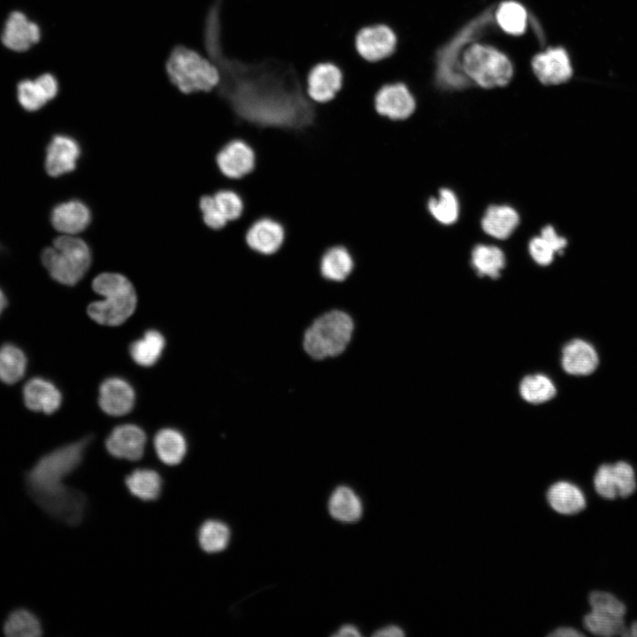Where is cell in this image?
<instances>
[{
  "instance_id": "obj_13",
  "label": "cell",
  "mask_w": 637,
  "mask_h": 637,
  "mask_svg": "<svg viewBox=\"0 0 637 637\" xmlns=\"http://www.w3.org/2000/svg\"><path fill=\"white\" fill-rule=\"evenodd\" d=\"M285 240L282 224L271 217H261L250 224L245 234V242L254 252L271 256L280 250Z\"/></svg>"
},
{
  "instance_id": "obj_34",
  "label": "cell",
  "mask_w": 637,
  "mask_h": 637,
  "mask_svg": "<svg viewBox=\"0 0 637 637\" xmlns=\"http://www.w3.org/2000/svg\"><path fill=\"white\" fill-rule=\"evenodd\" d=\"M583 624L585 628L595 635L628 636V629L622 617L591 610L584 617Z\"/></svg>"
},
{
  "instance_id": "obj_5",
  "label": "cell",
  "mask_w": 637,
  "mask_h": 637,
  "mask_svg": "<svg viewBox=\"0 0 637 637\" xmlns=\"http://www.w3.org/2000/svg\"><path fill=\"white\" fill-rule=\"evenodd\" d=\"M165 70L171 82L184 94L210 92L220 81L219 69L210 58L184 45L171 50Z\"/></svg>"
},
{
  "instance_id": "obj_27",
  "label": "cell",
  "mask_w": 637,
  "mask_h": 637,
  "mask_svg": "<svg viewBox=\"0 0 637 637\" xmlns=\"http://www.w3.org/2000/svg\"><path fill=\"white\" fill-rule=\"evenodd\" d=\"M125 483L131 495L148 502L155 501L160 496L163 480L155 470L142 468L127 475Z\"/></svg>"
},
{
  "instance_id": "obj_20",
  "label": "cell",
  "mask_w": 637,
  "mask_h": 637,
  "mask_svg": "<svg viewBox=\"0 0 637 637\" xmlns=\"http://www.w3.org/2000/svg\"><path fill=\"white\" fill-rule=\"evenodd\" d=\"M91 221L88 207L80 200H69L57 204L50 212V222L58 232L74 235L85 230Z\"/></svg>"
},
{
  "instance_id": "obj_23",
  "label": "cell",
  "mask_w": 637,
  "mask_h": 637,
  "mask_svg": "<svg viewBox=\"0 0 637 637\" xmlns=\"http://www.w3.org/2000/svg\"><path fill=\"white\" fill-rule=\"evenodd\" d=\"M547 500L551 508L560 514L572 515L586 507V497L582 490L569 481H557L547 491Z\"/></svg>"
},
{
  "instance_id": "obj_47",
  "label": "cell",
  "mask_w": 637,
  "mask_h": 637,
  "mask_svg": "<svg viewBox=\"0 0 637 637\" xmlns=\"http://www.w3.org/2000/svg\"><path fill=\"white\" fill-rule=\"evenodd\" d=\"M628 636L637 637V621L633 622L628 629Z\"/></svg>"
},
{
  "instance_id": "obj_43",
  "label": "cell",
  "mask_w": 637,
  "mask_h": 637,
  "mask_svg": "<svg viewBox=\"0 0 637 637\" xmlns=\"http://www.w3.org/2000/svg\"><path fill=\"white\" fill-rule=\"evenodd\" d=\"M373 635L378 637H401L404 635V632L397 625H388L376 631Z\"/></svg>"
},
{
  "instance_id": "obj_2",
  "label": "cell",
  "mask_w": 637,
  "mask_h": 637,
  "mask_svg": "<svg viewBox=\"0 0 637 637\" xmlns=\"http://www.w3.org/2000/svg\"><path fill=\"white\" fill-rule=\"evenodd\" d=\"M91 436L58 447L42 455L25 474L28 495L50 517L70 526L81 523L87 497L64 480L81 464Z\"/></svg>"
},
{
  "instance_id": "obj_22",
  "label": "cell",
  "mask_w": 637,
  "mask_h": 637,
  "mask_svg": "<svg viewBox=\"0 0 637 637\" xmlns=\"http://www.w3.org/2000/svg\"><path fill=\"white\" fill-rule=\"evenodd\" d=\"M354 268L353 256L343 245L327 248L323 252L318 265L320 276L326 280L335 283L345 281Z\"/></svg>"
},
{
  "instance_id": "obj_38",
  "label": "cell",
  "mask_w": 637,
  "mask_h": 637,
  "mask_svg": "<svg viewBox=\"0 0 637 637\" xmlns=\"http://www.w3.org/2000/svg\"><path fill=\"white\" fill-rule=\"evenodd\" d=\"M212 196L219 211L228 223L242 217L244 211V201L238 191L231 188H223Z\"/></svg>"
},
{
  "instance_id": "obj_4",
  "label": "cell",
  "mask_w": 637,
  "mask_h": 637,
  "mask_svg": "<svg viewBox=\"0 0 637 637\" xmlns=\"http://www.w3.org/2000/svg\"><path fill=\"white\" fill-rule=\"evenodd\" d=\"M94 291L104 297L88 306V316L104 326H119L134 311L137 297L127 277L115 272H104L92 282Z\"/></svg>"
},
{
  "instance_id": "obj_45",
  "label": "cell",
  "mask_w": 637,
  "mask_h": 637,
  "mask_svg": "<svg viewBox=\"0 0 637 637\" xmlns=\"http://www.w3.org/2000/svg\"><path fill=\"white\" fill-rule=\"evenodd\" d=\"M334 635H335V636H352V637H357V636H360L361 633H359V631L357 630V628H356L354 625H345L342 626V627L339 629V631L337 632V633H335Z\"/></svg>"
},
{
  "instance_id": "obj_19",
  "label": "cell",
  "mask_w": 637,
  "mask_h": 637,
  "mask_svg": "<svg viewBox=\"0 0 637 637\" xmlns=\"http://www.w3.org/2000/svg\"><path fill=\"white\" fill-rule=\"evenodd\" d=\"M58 82L51 73H43L35 80H22L17 86V98L23 109L35 111L54 99Z\"/></svg>"
},
{
  "instance_id": "obj_8",
  "label": "cell",
  "mask_w": 637,
  "mask_h": 637,
  "mask_svg": "<svg viewBox=\"0 0 637 637\" xmlns=\"http://www.w3.org/2000/svg\"><path fill=\"white\" fill-rule=\"evenodd\" d=\"M256 152L244 139L225 142L216 155V165L223 177L237 180L250 174L256 166Z\"/></svg>"
},
{
  "instance_id": "obj_35",
  "label": "cell",
  "mask_w": 637,
  "mask_h": 637,
  "mask_svg": "<svg viewBox=\"0 0 637 637\" xmlns=\"http://www.w3.org/2000/svg\"><path fill=\"white\" fill-rule=\"evenodd\" d=\"M495 19L500 27L510 35H520L526 30V9L515 1L503 2L495 12Z\"/></svg>"
},
{
  "instance_id": "obj_15",
  "label": "cell",
  "mask_w": 637,
  "mask_h": 637,
  "mask_svg": "<svg viewBox=\"0 0 637 637\" xmlns=\"http://www.w3.org/2000/svg\"><path fill=\"white\" fill-rule=\"evenodd\" d=\"M146 441V434L140 426L124 424L111 432L105 447L109 454L116 458L136 461L144 453Z\"/></svg>"
},
{
  "instance_id": "obj_44",
  "label": "cell",
  "mask_w": 637,
  "mask_h": 637,
  "mask_svg": "<svg viewBox=\"0 0 637 637\" xmlns=\"http://www.w3.org/2000/svg\"><path fill=\"white\" fill-rule=\"evenodd\" d=\"M553 637H580L584 636L582 633L570 626H562L555 629L549 634Z\"/></svg>"
},
{
  "instance_id": "obj_6",
  "label": "cell",
  "mask_w": 637,
  "mask_h": 637,
  "mask_svg": "<svg viewBox=\"0 0 637 637\" xmlns=\"http://www.w3.org/2000/svg\"><path fill=\"white\" fill-rule=\"evenodd\" d=\"M91 258L86 242L68 234L56 238L41 255L42 265L50 276L66 286H73L83 278L90 267Z\"/></svg>"
},
{
  "instance_id": "obj_21",
  "label": "cell",
  "mask_w": 637,
  "mask_h": 637,
  "mask_svg": "<svg viewBox=\"0 0 637 637\" xmlns=\"http://www.w3.org/2000/svg\"><path fill=\"white\" fill-rule=\"evenodd\" d=\"M598 356L588 342L576 339L563 349L561 363L563 369L572 375H587L598 365Z\"/></svg>"
},
{
  "instance_id": "obj_24",
  "label": "cell",
  "mask_w": 637,
  "mask_h": 637,
  "mask_svg": "<svg viewBox=\"0 0 637 637\" xmlns=\"http://www.w3.org/2000/svg\"><path fill=\"white\" fill-rule=\"evenodd\" d=\"M28 357L26 351L12 342L0 345V381L6 385L19 382L26 375L28 368Z\"/></svg>"
},
{
  "instance_id": "obj_40",
  "label": "cell",
  "mask_w": 637,
  "mask_h": 637,
  "mask_svg": "<svg viewBox=\"0 0 637 637\" xmlns=\"http://www.w3.org/2000/svg\"><path fill=\"white\" fill-rule=\"evenodd\" d=\"M594 486L596 493L605 499L618 497L612 464H602L598 467L594 476Z\"/></svg>"
},
{
  "instance_id": "obj_41",
  "label": "cell",
  "mask_w": 637,
  "mask_h": 637,
  "mask_svg": "<svg viewBox=\"0 0 637 637\" xmlns=\"http://www.w3.org/2000/svg\"><path fill=\"white\" fill-rule=\"evenodd\" d=\"M616 476L618 497L630 496L636 489V478L633 468L625 461L613 464Z\"/></svg>"
},
{
  "instance_id": "obj_11",
  "label": "cell",
  "mask_w": 637,
  "mask_h": 637,
  "mask_svg": "<svg viewBox=\"0 0 637 637\" xmlns=\"http://www.w3.org/2000/svg\"><path fill=\"white\" fill-rule=\"evenodd\" d=\"M22 401L26 408L34 412L50 415L56 412L63 402L58 387L42 376L30 378L23 386Z\"/></svg>"
},
{
  "instance_id": "obj_1",
  "label": "cell",
  "mask_w": 637,
  "mask_h": 637,
  "mask_svg": "<svg viewBox=\"0 0 637 637\" xmlns=\"http://www.w3.org/2000/svg\"><path fill=\"white\" fill-rule=\"evenodd\" d=\"M222 2L213 1L203 27L204 47L219 72L221 97L242 124L284 129L310 126L318 104L309 98L290 65L276 59L249 63L226 55L221 42Z\"/></svg>"
},
{
  "instance_id": "obj_37",
  "label": "cell",
  "mask_w": 637,
  "mask_h": 637,
  "mask_svg": "<svg viewBox=\"0 0 637 637\" xmlns=\"http://www.w3.org/2000/svg\"><path fill=\"white\" fill-rule=\"evenodd\" d=\"M427 207L434 218L441 224L450 225L457 219L458 201L454 192L448 188L441 189L437 198H430Z\"/></svg>"
},
{
  "instance_id": "obj_36",
  "label": "cell",
  "mask_w": 637,
  "mask_h": 637,
  "mask_svg": "<svg viewBox=\"0 0 637 637\" xmlns=\"http://www.w3.org/2000/svg\"><path fill=\"white\" fill-rule=\"evenodd\" d=\"M519 392L524 400L531 403L547 402L556 395L552 380L543 374L526 376L520 382Z\"/></svg>"
},
{
  "instance_id": "obj_28",
  "label": "cell",
  "mask_w": 637,
  "mask_h": 637,
  "mask_svg": "<svg viewBox=\"0 0 637 637\" xmlns=\"http://www.w3.org/2000/svg\"><path fill=\"white\" fill-rule=\"evenodd\" d=\"M567 246V240L559 235L553 226H545L541 236L533 238L529 251L533 259L541 265H549L556 253H562Z\"/></svg>"
},
{
  "instance_id": "obj_32",
  "label": "cell",
  "mask_w": 637,
  "mask_h": 637,
  "mask_svg": "<svg viewBox=\"0 0 637 637\" xmlns=\"http://www.w3.org/2000/svg\"><path fill=\"white\" fill-rule=\"evenodd\" d=\"M3 630L8 637H38L42 634L40 620L26 609L12 611L4 624Z\"/></svg>"
},
{
  "instance_id": "obj_10",
  "label": "cell",
  "mask_w": 637,
  "mask_h": 637,
  "mask_svg": "<svg viewBox=\"0 0 637 637\" xmlns=\"http://www.w3.org/2000/svg\"><path fill=\"white\" fill-rule=\"evenodd\" d=\"M355 43L358 54L363 58L376 62L394 53L396 35L386 25H373L361 28L356 35Z\"/></svg>"
},
{
  "instance_id": "obj_14",
  "label": "cell",
  "mask_w": 637,
  "mask_h": 637,
  "mask_svg": "<svg viewBox=\"0 0 637 637\" xmlns=\"http://www.w3.org/2000/svg\"><path fill=\"white\" fill-rule=\"evenodd\" d=\"M533 73L545 85H557L567 81L572 75L569 56L561 47L549 48L538 53L532 60Z\"/></svg>"
},
{
  "instance_id": "obj_26",
  "label": "cell",
  "mask_w": 637,
  "mask_h": 637,
  "mask_svg": "<svg viewBox=\"0 0 637 637\" xmlns=\"http://www.w3.org/2000/svg\"><path fill=\"white\" fill-rule=\"evenodd\" d=\"M154 448L162 463L176 465L183 460L187 453V441L180 431L164 428L156 434Z\"/></svg>"
},
{
  "instance_id": "obj_9",
  "label": "cell",
  "mask_w": 637,
  "mask_h": 637,
  "mask_svg": "<svg viewBox=\"0 0 637 637\" xmlns=\"http://www.w3.org/2000/svg\"><path fill=\"white\" fill-rule=\"evenodd\" d=\"M376 112L392 121L408 119L416 109V101L407 86L395 82L381 86L373 96Z\"/></svg>"
},
{
  "instance_id": "obj_46",
  "label": "cell",
  "mask_w": 637,
  "mask_h": 637,
  "mask_svg": "<svg viewBox=\"0 0 637 637\" xmlns=\"http://www.w3.org/2000/svg\"><path fill=\"white\" fill-rule=\"evenodd\" d=\"M9 304L8 297L5 291L0 287V317Z\"/></svg>"
},
{
  "instance_id": "obj_31",
  "label": "cell",
  "mask_w": 637,
  "mask_h": 637,
  "mask_svg": "<svg viewBox=\"0 0 637 637\" xmlns=\"http://www.w3.org/2000/svg\"><path fill=\"white\" fill-rule=\"evenodd\" d=\"M472 264L480 276L496 279L505 265V257L499 248L480 244L472 250Z\"/></svg>"
},
{
  "instance_id": "obj_42",
  "label": "cell",
  "mask_w": 637,
  "mask_h": 637,
  "mask_svg": "<svg viewBox=\"0 0 637 637\" xmlns=\"http://www.w3.org/2000/svg\"><path fill=\"white\" fill-rule=\"evenodd\" d=\"M200 210L202 211L203 219L207 226L213 230H222L228 222L219 211L213 196H204L200 199Z\"/></svg>"
},
{
  "instance_id": "obj_30",
  "label": "cell",
  "mask_w": 637,
  "mask_h": 637,
  "mask_svg": "<svg viewBox=\"0 0 637 637\" xmlns=\"http://www.w3.org/2000/svg\"><path fill=\"white\" fill-rule=\"evenodd\" d=\"M328 509L331 516L342 522H354L362 516V503L348 487H339L332 494Z\"/></svg>"
},
{
  "instance_id": "obj_7",
  "label": "cell",
  "mask_w": 637,
  "mask_h": 637,
  "mask_svg": "<svg viewBox=\"0 0 637 637\" xmlns=\"http://www.w3.org/2000/svg\"><path fill=\"white\" fill-rule=\"evenodd\" d=\"M460 67L468 78L485 88L505 86L513 74L512 65L503 53L480 43L464 51Z\"/></svg>"
},
{
  "instance_id": "obj_39",
  "label": "cell",
  "mask_w": 637,
  "mask_h": 637,
  "mask_svg": "<svg viewBox=\"0 0 637 637\" xmlns=\"http://www.w3.org/2000/svg\"><path fill=\"white\" fill-rule=\"evenodd\" d=\"M591 610L616 617H624L625 605L614 595L606 591H593L588 597Z\"/></svg>"
},
{
  "instance_id": "obj_29",
  "label": "cell",
  "mask_w": 637,
  "mask_h": 637,
  "mask_svg": "<svg viewBox=\"0 0 637 637\" xmlns=\"http://www.w3.org/2000/svg\"><path fill=\"white\" fill-rule=\"evenodd\" d=\"M165 345V341L163 334L157 330L150 329L130 345V356L139 365L151 366L162 356Z\"/></svg>"
},
{
  "instance_id": "obj_16",
  "label": "cell",
  "mask_w": 637,
  "mask_h": 637,
  "mask_svg": "<svg viewBox=\"0 0 637 637\" xmlns=\"http://www.w3.org/2000/svg\"><path fill=\"white\" fill-rule=\"evenodd\" d=\"M81 156L79 143L66 134L54 135L47 148L44 166L47 173L58 177L73 171Z\"/></svg>"
},
{
  "instance_id": "obj_17",
  "label": "cell",
  "mask_w": 637,
  "mask_h": 637,
  "mask_svg": "<svg viewBox=\"0 0 637 637\" xmlns=\"http://www.w3.org/2000/svg\"><path fill=\"white\" fill-rule=\"evenodd\" d=\"M41 39L39 26L21 12H12L5 21L1 40L3 44L17 52L29 50Z\"/></svg>"
},
{
  "instance_id": "obj_3",
  "label": "cell",
  "mask_w": 637,
  "mask_h": 637,
  "mask_svg": "<svg viewBox=\"0 0 637 637\" xmlns=\"http://www.w3.org/2000/svg\"><path fill=\"white\" fill-rule=\"evenodd\" d=\"M354 330L353 318L348 312L330 310L318 315L305 328L302 347L316 361L336 357L349 345Z\"/></svg>"
},
{
  "instance_id": "obj_25",
  "label": "cell",
  "mask_w": 637,
  "mask_h": 637,
  "mask_svg": "<svg viewBox=\"0 0 637 637\" xmlns=\"http://www.w3.org/2000/svg\"><path fill=\"white\" fill-rule=\"evenodd\" d=\"M518 220V215L513 208L506 205H492L487 210L481 225L487 234L503 240L516 229Z\"/></svg>"
},
{
  "instance_id": "obj_33",
  "label": "cell",
  "mask_w": 637,
  "mask_h": 637,
  "mask_svg": "<svg viewBox=\"0 0 637 637\" xmlns=\"http://www.w3.org/2000/svg\"><path fill=\"white\" fill-rule=\"evenodd\" d=\"M230 540L228 526L216 519H209L202 524L198 531V542L206 553H218L224 550Z\"/></svg>"
},
{
  "instance_id": "obj_12",
  "label": "cell",
  "mask_w": 637,
  "mask_h": 637,
  "mask_svg": "<svg viewBox=\"0 0 637 637\" xmlns=\"http://www.w3.org/2000/svg\"><path fill=\"white\" fill-rule=\"evenodd\" d=\"M343 76L341 69L333 63L314 65L307 78L306 93L318 104L333 101L342 88Z\"/></svg>"
},
{
  "instance_id": "obj_18",
  "label": "cell",
  "mask_w": 637,
  "mask_h": 637,
  "mask_svg": "<svg viewBox=\"0 0 637 637\" xmlns=\"http://www.w3.org/2000/svg\"><path fill=\"white\" fill-rule=\"evenodd\" d=\"M134 401L135 393L133 387L122 378H108L100 386L99 406L108 415L122 416L130 412Z\"/></svg>"
}]
</instances>
